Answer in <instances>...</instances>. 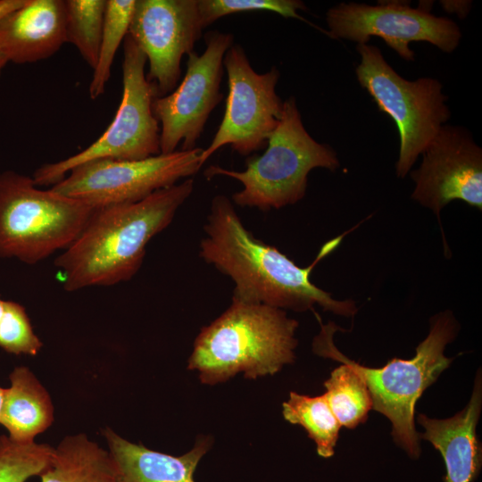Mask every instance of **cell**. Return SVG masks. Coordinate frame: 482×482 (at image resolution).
<instances>
[{
	"label": "cell",
	"mask_w": 482,
	"mask_h": 482,
	"mask_svg": "<svg viewBox=\"0 0 482 482\" xmlns=\"http://www.w3.org/2000/svg\"><path fill=\"white\" fill-rule=\"evenodd\" d=\"M324 386L326 399L341 427L354 428L366 421L372 409L371 397L364 380L349 366L342 363L333 370Z\"/></svg>",
	"instance_id": "cell-21"
},
{
	"label": "cell",
	"mask_w": 482,
	"mask_h": 482,
	"mask_svg": "<svg viewBox=\"0 0 482 482\" xmlns=\"http://www.w3.org/2000/svg\"><path fill=\"white\" fill-rule=\"evenodd\" d=\"M204 229L199 255L232 279L233 300L295 312L318 304L338 315L356 313L353 301L334 299L310 278L315 265L337 248L344 235L326 243L311 265L300 267L275 246L256 238L224 195L212 198Z\"/></svg>",
	"instance_id": "cell-1"
},
{
	"label": "cell",
	"mask_w": 482,
	"mask_h": 482,
	"mask_svg": "<svg viewBox=\"0 0 482 482\" xmlns=\"http://www.w3.org/2000/svg\"><path fill=\"white\" fill-rule=\"evenodd\" d=\"M223 66L229 86L225 112L211 144L203 149L202 166L224 145L244 156L266 147L283 112V102L276 93L280 76L276 67L256 72L237 44L226 52Z\"/></svg>",
	"instance_id": "cell-10"
},
{
	"label": "cell",
	"mask_w": 482,
	"mask_h": 482,
	"mask_svg": "<svg viewBox=\"0 0 482 482\" xmlns=\"http://www.w3.org/2000/svg\"><path fill=\"white\" fill-rule=\"evenodd\" d=\"M64 43V0H29L0 21V52L8 62L42 61Z\"/></svg>",
	"instance_id": "cell-15"
},
{
	"label": "cell",
	"mask_w": 482,
	"mask_h": 482,
	"mask_svg": "<svg viewBox=\"0 0 482 482\" xmlns=\"http://www.w3.org/2000/svg\"><path fill=\"white\" fill-rule=\"evenodd\" d=\"M283 416L288 422L298 424L307 431L315 442L320 456L329 458L334 455L341 426L325 395L308 396L291 392L288 400L283 403Z\"/></svg>",
	"instance_id": "cell-20"
},
{
	"label": "cell",
	"mask_w": 482,
	"mask_h": 482,
	"mask_svg": "<svg viewBox=\"0 0 482 482\" xmlns=\"http://www.w3.org/2000/svg\"><path fill=\"white\" fill-rule=\"evenodd\" d=\"M422 154L412 199L437 216L453 200L482 209V150L465 129L444 125Z\"/></svg>",
	"instance_id": "cell-14"
},
{
	"label": "cell",
	"mask_w": 482,
	"mask_h": 482,
	"mask_svg": "<svg viewBox=\"0 0 482 482\" xmlns=\"http://www.w3.org/2000/svg\"><path fill=\"white\" fill-rule=\"evenodd\" d=\"M4 395V388L0 386V412H1L2 405H3Z\"/></svg>",
	"instance_id": "cell-31"
},
{
	"label": "cell",
	"mask_w": 482,
	"mask_h": 482,
	"mask_svg": "<svg viewBox=\"0 0 482 482\" xmlns=\"http://www.w3.org/2000/svg\"><path fill=\"white\" fill-rule=\"evenodd\" d=\"M298 322L278 308L232 299L197 336L188 361L202 383L215 385L239 372L246 378L273 375L295 360Z\"/></svg>",
	"instance_id": "cell-3"
},
{
	"label": "cell",
	"mask_w": 482,
	"mask_h": 482,
	"mask_svg": "<svg viewBox=\"0 0 482 482\" xmlns=\"http://www.w3.org/2000/svg\"><path fill=\"white\" fill-rule=\"evenodd\" d=\"M54 448L46 444L18 443L0 436V482H26L48 467Z\"/></svg>",
	"instance_id": "cell-24"
},
{
	"label": "cell",
	"mask_w": 482,
	"mask_h": 482,
	"mask_svg": "<svg viewBox=\"0 0 482 482\" xmlns=\"http://www.w3.org/2000/svg\"><path fill=\"white\" fill-rule=\"evenodd\" d=\"M204 29L198 0H136L128 35L146 57L154 98L178 86L181 59L194 51Z\"/></svg>",
	"instance_id": "cell-13"
},
{
	"label": "cell",
	"mask_w": 482,
	"mask_h": 482,
	"mask_svg": "<svg viewBox=\"0 0 482 482\" xmlns=\"http://www.w3.org/2000/svg\"><path fill=\"white\" fill-rule=\"evenodd\" d=\"M441 5L448 12L457 13L461 19L466 17L471 7L470 1H442Z\"/></svg>",
	"instance_id": "cell-27"
},
{
	"label": "cell",
	"mask_w": 482,
	"mask_h": 482,
	"mask_svg": "<svg viewBox=\"0 0 482 482\" xmlns=\"http://www.w3.org/2000/svg\"><path fill=\"white\" fill-rule=\"evenodd\" d=\"M5 305H6V301H4L0 298V320L3 317V314L4 312V310H5Z\"/></svg>",
	"instance_id": "cell-30"
},
{
	"label": "cell",
	"mask_w": 482,
	"mask_h": 482,
	"mask_svg": "<svg viewBox=\"0 0 482 482\" xmlns=\"http://www.w3.org/2000/svg\"><path fill=\"white\" fill-rule=\"evenodd\" d=\"M146 57L127 35L123 41L122 95L112 121L91 145L70 157L46 163L32 177L52 187L74 168L94 160H141L161 154L160 125L153 112L154 94L146 79Z\"/></svg>",
	"instance_id": "cell-8"
},
{
	"label": "cell",
	"mask_w": 482,
	"mask_h": 482,
	"mask_svg": "<svg viewBox=\"0 0 482 482\" xmlns=\"http://www.w3.org/2000/svg\"><path fill=\"white\" fill-rule=\"evenodd\" d=\"M202 152L195 147L141 160H94L74 168L51 188L94 209L135 203L195 174Z\"/></svg>",
	"instance_id": "cell-9"
},
{
	"label": "cell",
	"mask_w": 482,
	"mask_h": 482,
	"mask_svg": "<svg viewBox=\"0 0 482 482\" xmlns=\"http://www.w3.org/2000/svg\"><path fill=\"white\" fill-rule=\"evenodd\" d=\"M193 189L188 178L138 202L96 209L54 261L65 290L129 280L141 267L147 244L170 225Z\"/></svg>",
	"instance_id": "cell-2"
},
{
	"label": "cell",
	"mask_w": 482,
	"mask_h": 482,
	"mask_svg": "<svg viewBox=\"0 0 482 482\" xmlns=\"http://www.w3.org/2000/svg\"><path fill=\"white\" fill-rule=\"evenodd\" d=\"M136 0H106L96 65L89 85L91 99L104 94L116 52L129 33Z\"/></svg>",
	"instance_id": "cell-23"
},
{
	"label": "cell",
	"mask_w": 482,
	"mask_h": 482,
	"mask_svg": "<svg viewBox=\"0 0 482 482\" xmlns=\"http://www.w3.org/2000/svg\"><path fill=\"white\" fill-rule=\"evenodd\" d=\"M41 347L42 342L33 331L24 307L6 301L0 320V348L17 355H36Z\"/></svg>",
	"instance_id": "cell-26"
},
{
	"label": "cell",
	"mask_w": 482,
	"mask_h": 482,
	"mask_svg": "<svg viewBox=\"0 0 482 482\" xmlns=\"http://www.w3.org/2000/svg\"><path fill=\"white\" fill-rule=\"evenodd\" d=\"M96 209L25 175L0 174V257L34 264L66 249Z\"/></svg>",
	"instance_id": "cell-6"
},
{
	"label": "cell",
	"mask_w": 482,
	"mask_h": 482,
	"mask_svg": "<svg viewBox=\"0 0 482 482\" xmlns=\"http://www.w3.org/2000/svg\"><path fill=\"white\" fill-rule=\"evenodd\" d=\"M11 386L4 388L0 424L9 437L18 443H31L54 422L51 397L27 367L15 368L10 374Z\"/></svg>",
	"instance_id": "cell-18"
},
{
	"label": "cell",
	"mask_w": 482,
	"mask_h": 482,
	"mask_svg": "<svg viewBox=\"0 0 482 482\" xmlns=\"http://www.w3.org/2000/svg\"><path fill=\"white\" fill-rule=\"evenodd\" d=\"M205 49L187 54V71L173 91L153 101V112L160 126L161 154L196 147L211 112L222 100L220 83L223 58L234 44L231 33L219 30L204 35Z\"/></svg>",
	"instance_id": "cell-11"
},
{
	"label": "cell",
	"mask_w": 482,
	"mask_h": 482,
	"mask_svg": "<svg viewBox=\"0 0 482 482\" xmlns=\"http://www.w3.org/2000/svg\"><path fill=\"white\" fill-rule=\"evenodd\" d=\"M482 403L481 379L477 378L467 406L454 416L436 420L418 415L425 432L419 437L430 442L445 461V482H473L482 464L481 445L476 434Z\"/></svg>",
	"instance_id": "cell-16"
},
{
	"label": "cell",
	"mask_w": 482,
	"mask_h": 482,
	"mask_svg": "<svg viewBox=\"0 0 482 482\" xmlns=\"http://www.w3.org/2000/svg\"><path fill=\"white\" fill-rule=\"evenodd\" d=\"M103 433L120 482H195V470L211 445L200 437L192 450L174 456L131 443L109 428Z\"/></svg>",
	"instance_id": "cell-17"
},
{
	"label": "cell",
	"mask_w": 482,
	"mask_h": 482,
	"mask_svg": "<svg viewBox=\"0 0 482 482\" xmlns=\"http://www.w3.org/2000/svg\"><path fill=\"white\" fill-rule=\"evenodd\" d=\"M65 38L94 70L98 57L106 0H64Z\"/></svg>",
	"instance_id": "cell-22"
},
{
	"label": "cell",
	"mask_w": 482,
	"mask_h": 482,
	"mask_svg": "<svg viewBox=\"0 0 482 482\" xmlns=\"http://www.w3.org/2000/svg\"><path fill=\"white\" fill-rule=\"evenodd\" d=\"M420 2L417 8L409 3L384 2L377 5L340 3L330 8L326 21L332 38L368 44L378 37L405 61L414 60L411 42L425 41L445 53L459 45L461 33L457 24L445 17L430 13L431 2Z\"/></svg>",
	"instance_id": "cell-12"
},
{
	"label": "cell",
	"mask_w": 482,
	"mask_h": 482,
	"mask_svg": "<svg viewBox=\"0 0 482 482\" xmlns=\"http://www.w3.org/2000/svg\"><path fill=\"white\" fill-rule=\"evenodd\" d=\"M313 341L314 352L346 364L365 382L372 401V409L385 415L392 423V436L412 458L420 453L419 433L414 413L417 401L447 369L452 359L444 351L456 334V322L451 312L436 315L428 337L417 346L411 360L394 358L384 367L369 368L344 355L333 343L336 326L321 325Z\"/></svg>",
	"instance_id": "cell-4"
},
{
	"label": "cell",
	"mask_w": 482,
	"mask_h": 482,
	"mask_svg": "<svg viewBox=\"0 0 482 482\" xmlns=\"http://www.w3.org/2000/svg\"><path fill=\"white\" fill-rule=\"evenodd\" d=\"M39 478L40 482H120L109 451L85 434L65 436Z\"/></svg>",
	"instance_id": "cell-19"
},
{
	"label": "cell",
	"mask_w": 482,
	"mask_h": 482,
	"mask_svg": "<svg viewBox=\"0 0 482 482\" xmlns=\"http://www.w3.org/2000/svg\"><path fill=\"white\" fill-rule=\"evenodd\" d=\"M8 62V60L6 57L0 52V74L2 72V70L5 66V64Z\"/></svg>",
	"instance_id": "cell-29"
},
{
	"label": "cell",
	"mask_w": 482,
	"mask_h": 482,
	"mask_svg": "<svg viewBox=\"0 0 482 482\" xmlns=\"http://www.w3.org/2000/svg\"><path fill=\"white\" fill-rule=\"evenodd\" d=\"M29 0H0V21L12 12L27 4Z\"/></svg>",
	"instance_id": "cell-28"
},
{
	"label": "cell",
	"mask_w": 482,
	"mask_h": 482,
	"mask_svg": "<svg viewBox=\"0 0 482 482\" xmlns=\"http://www.w3.org/2000/svg\"><path fill=\"white\" fill-rule=\"evenodd\" d=\"M339 167L336 152L317 142L305 129L294 96L283 102L280 121L270 136L261 155L246 160L242 171L209 166L204 176H227L243 188L232 195L235 204L266 212L295 204L306 193L308 174L315 168L335 170Z\"/></svg>",
	"instance_id": "cell-5"
},
{
	"label": "cell",
	"mask_w": 482,
	"mask_h": 482,
	"mask_svg": "<svg viewBox=\"0 0 482 482\" xmlns=\"http://www.w3.org/2000/svg\"><path fill=\"white\" fill-rule=\"evenodd\" d=\"M356 50L361 56L355 69L360 85L397 127L400 149L396 174L404 178L449 120L448 97L437 79L424 77L411 81L401 77L377 46L358 44Z\"/></svg>",
	"instance_id": "cell-7"
},
{
	"label": "cell",
	"mask_w": 482,
	"mask_h": 482,
	"mask_svg": "<svg viewBox=\"0 0 482 482\" xmlns=\"http://www.w3.org/2000/svg\"><path fill=\"white\" fill-rule=\"evenodd\" d=\"M307 9L300 0H198V10L204 28L226 15L266 11L285 18L308 22L298 12Z\"/></svg>",
	"instance_id": "cell-25"
}]
</instances>
